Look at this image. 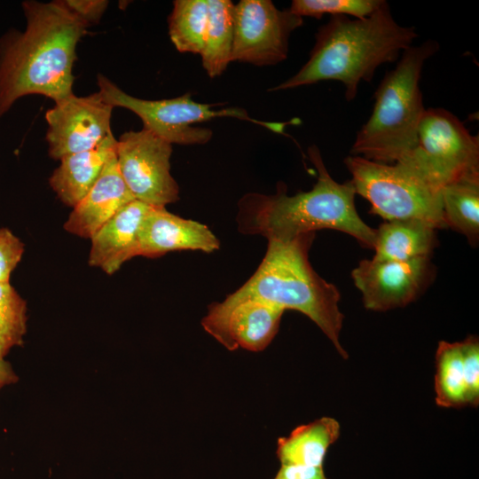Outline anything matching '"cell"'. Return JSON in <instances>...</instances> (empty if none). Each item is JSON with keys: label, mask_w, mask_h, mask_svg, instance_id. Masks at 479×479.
<instances>
[{"label": "cell", "mask_w": 479, "mask_h": 479, "mask_svg": "<svg viewBox=\"0 0 479 479\" xmlns=\"http://www.w3.org/2000/svg\"><path fill=\"white\" fill-rule=\"evenodd\" d=\"M21 6L25 29L0 37V118L25 96L58 103L74 94L76 47L88 28L60 0H27Z\"/></svg>", "instance_id": "cell-1"}, {"label": "cell", "mask_w": 479, "mask_h": 479, "mask_svg": "<svg viewBox=\"0 0 479 479\" xmlns=\"http://www.w3.org/2000/svg\"><path fill=\"white\" fill-rule=\"evenodd\" d=\"M308 155L318 174L312 189L288 195L287 186L279 182L273 194L244 195L238 203L239 231L262 235L267 240L288 241L302 234L331 229L349 234L362 246L373 249L376 230L359 216L351 181L336 182L316 145L308 148Z\"/></svg>", "instance_id": "cell-2"}, {"label": "cell", "mask_w": 479, "mask_h": 479, "mask_svg": "<svg viewBox=\"0 0 479 479\" xmlns=\"http://www.w3.org/2000/svg\"><path fill=\"white\" fill-rule=\"evenodd\" d=\"M417 36L415 27L395 20L386 1L365 19L331 16L318 28L308 61L271 90L332 80L344 85L345 98L351 101L362 81L371 82L381 65L396 61Z\"/></svg>", "instance_id": "cell-3"}, {"label": "cell", "mask_w": 479, "mask_h": 479, "mask_svg": "<svg viewBox=\"0 0 479 479\" xmlns=\"http://www.w3.org/2000/svg\"><path fill=\"white\" fill-rule=\"evenodd\" d=\"M315 233L302 234L288 241L268 240L263 261L252 277L234 293L235 298H255L310 318L332 342L339 355L348 352L340 342L343 314L337 287L321 278L309 261Z\"/></svg>", "instance_id": "cell-4"}, {"label": "cell", "mask_w": 479, "mask_h": 479, "mask_svg": "<svg viewBox=\"0 0 479 479\" xmlns=\"http://www.w3.org/2000/svg\"><path fill=\"white\" fill-rule=\"evenodd\" d=\"M438 50L439 43L430 39L402 52L375 90L372 114L357 133L350 155L394 164L415 147L426 110L420 88L421 71Z\"/></svg>", "instance_id": "cell-5"}, {"label": "cell", "mask_w": 479, "mask_h": 479, "mask_svg": "<svg viewBox=\"0 0 479 479\" xmlns=\"http://www.w3.org/2000/svg\"><path fill=\"white\" fill-rule=\"evenodd\" d=\"M344 163L356 194L371 203V212L392 220L414 219L445 228L441 191L400 163L385 164L349 155Z\"/></svg>", "instance_id": "cell-6"}, {"label": "cell", "mask_w": 479, "mask_h": 479, "mask_svg": "<svg viewBox=\"0 0 479 479\" xmlns=\"http://www.w3.org/2000/svg\"><path fill=\"white\" fill-rule=\"evenodd\" d=\"M400 163L440 190L479 176V137L444 108H428L420 122L415 147Z\"/></svg>", "instance_id": "cell-7"}, {"label": "cell", "mask_w": 479, "mask_h": 479, "mask_svg": "<svg viewBox=\"0 0 479 479\" xmlns=\"http://www.w3.org/2000/svg\"><path fill=\"white\" fill-rule=\"evenodd\" d=\"M97 82L98 91L108 104L133 112L142 120L144 129L171 145H202L208 142L212 130L193 124L217 117L247 120L277 133H283L286 126L281 122L252 119L244 109H213L216 105L196 102L190 94L169 99L147 100L126 93L104 75L98 74Z\"/></svg>", "instance_id": "cell-8"}, {"label": "cell", "mask_w": 479, "mask_h": 479, "mask_svg": "<svg viewBox=\"0 0 479 479\" xmlns=\"http://www.w3.org/2000/svg\"><path fill=\"white\" fill-rule=\"evenodd\" d=\"M172 145L142 129L130 130L116 140L120 173L135 200L165 207L179 199V188L170 174Z\"/></svg>", "instance_id": "cell-9"}, {"label": "cell", "mask_w": 479, "mask_h": 479, "mask_svg": "<svg viewBox=\"0 0 479 479\" xmlns=\"http://www.w3.org/2000/svg\"><path fill=\"white\" fill-rule=\"evenodd\" d=\"M233 24L232 61L272 66L287 59L289 37L303 18L270 0H241L234 4Z\"/></svg>", "instance_id": "cell-10"}, {"label": "cell", "mask_w": 479, "mask_h": 479, "mask_svg": "<svg viewBox=\"0 0 479 479\" xmlns=\"http://www.w3.org/2000/svg\"><path fill=\"white\" fill-rule=\"evenodd\" d=\"M113 109L99 91L83 97L73 94L55 103L45 114L49 155L60 160L98 146L112 132Z\"/></svg>", "instance_id": "cell-11"}, {"label": "cell", "mask_w": 479, "mask_h": 479, "mask_svg": "<svg viewBox=\"0 0 479 479\" xmlns=\"http://www.w3.org/2000/svg\"><path fill=\"white\" fill-rule=\"evenodd\" d=\"M284 310L255 298L229 295L208 306L201 326L229 350H263L278 333Z\"/></svg>", "instance_id": "cell-12"}, {"label": "cell", "mask_w": 479, "mask_h": 479, "mask_svg": "<svg viewBox=\"0 0 479 479\" xmlns=\"http://www.w3.org/2000/svg\"><path fill=\"white\" fill-rule=\"evenodd\" d=\"M365 308L386 311L413 302L433 278L429 258L407 262L361 260L351 272Z\"/></svg>", "instance_id": "cell-13"}, {"label": "cell", "mask_w": 479, "mask_h": 479, "mask_svg": "<svg viewBox=\"0 0 479 479\" xmlns=\"http://www.w3.org/2000/svg\"><path fill=\"white\" fill-rule=\"evenodd\" d=\"M219 240L208 227L169 212L165 207L151 206L138 234V255L158 257L175 250L212 253Z\"/></svg>", "instance_id": "cell-14"}, {"label": "cell", "mask_w": 479, "mask_h": 479, "mask_svg": "<svg viewBox=\"0 0 479 479\" xmlns=\"http://www.w3.org/2000/svg\"><path fill=\"white\" fill-rule=\"evenodd\" d=\"M135 198L118 168L115 147L98 180L64 224L67 232L84 239L93 234Z\"/></svg>", "instance_id": "cell-15"}, {"label": "cell", "mask_w": 479, "mask_h": 479, "mask_svg": "<svg viewBox=\"0 0 479 479\" xmlns=\"http://www.w3.org/2000/svg\"><path fill=\"white\" fill-rule=\"evenodd\" d=\"M151 205L134 200L99 228L90 238L88 263L112 275L138 255V234Z\"/></svg>", "instance_id": "cell-16"}, {"label": "cell", "mask_w": 479, "mask_h": 479, "mask_svg": "<svg viewBox=\"0 0 479 479\" xmlns=\"http://www.w3.org/2000/svg\"><path fill=\"white\" fill-rule=\"evenodd\" d=\"M111 132L93 149L61 158L49 178L51 189L67 206L75 208L87 195L100 176L106 161L116 145Z\"/></svg>", "instance_id": "cell-17"}, {"label": "cell", "mask_w": 479, "mask_h": 479, "mask_svg": "<svg viewBox=\"0 0 479 479\" xmlns=\"http://www.w3.org/2000/svg\"><path fill=\"white\" fill-rule=\"evenodd\" d=\"M436 245V228L420 220L388 221L376 230L373 258L407 262L429 258Z\"/></svg>", "instance_id": "cell-18"}, {"label": "cell", "mask_w": 479, "mask_h": 479, "mask_svg": "<svg viewBox=\"0 0 479 479\" xmlns=\"http://www.w3.org/2000/svg\"><path fill=\"white\" fill-rule=\"evenodd\" d=\"M340 433V423L335 419H317L296 427L288 436L279 437L276 455L281 464L322 467L328 448Z\"/></svg>", "instance_id": "cell-19"}, {"label": "cell", "mask_w": 479, "mask_h": 479, "mask_svg": "<svg viewBox=\"0 0 479 479\" xmlns=\"http://www.w3.org/2000/svg\"><path fill=\"white\" fill-rule=\"evenodd\" d=\"M208 21L200 57L203 68L214 78L232 62L234 4L230 0H208Z\"/></svg>", "instance_id": "cell-20"}, {"label": "cell", "mask_w": 479, "mask_h": 479, "mask_svg": "<svg viewBox=\"0 0 479 479\" xmlns=\"http://www.w3.org/2000/svg\"><path fill=\"white\" fill-rule=\"evenodd\" d=\"M446 227L466 236L472 246L479 240V176L466 177L441 189Z\"/></svg>", "instance_id": "cell-21"}, {"label": "cell", "mask_w": 479, "mask_h": 479, "mask_svg": "<svg viewBox=\"0 0 479 479\" xmlns=\"http://www.w3.org/2000/svg\"><path fill=\"white\" fill-rule=\"evenodd\" d=\"M208 21V0H176L168 18L169 38L180 52L201 54Z\"/></svg>", "instance_id": "cell-22"}, {"label": "cell", "mask_w": 479, "mask_h": 479, "mask_svg": "<svg viewBox=\"0 0 479 479\" xmlns=\"http://www.w3.org/2000/svg\"><path fill=\"white\" fill-rule=\"evenodd\" d=\"M435 360L436 404L445 408L467 406L460 342H439Z\"/></svg>", "instance_id": "cell-23"}, {"label": "cell", "mask_w": 479, "mask_h": 479, "mask_svg": "<svg viewBox=\"0 0 479 479\" xmlns=\"http://www.w3.org/2000/svg\"><path fill=\"white\" fill-rule=\"evenodd\" d=\"M27 332V302L11 283H0V354L23 344Z\"/></svg>", "instance_id": "cell-24"}, {"label": "cell", "mask_w": 479, "mask_h": 479, "mask_svg": "<svg viewBox=\"0 0 479 479\" xmlns=\"http://www.w3.org/2000/svg\"><path fill=\"white\" fill-rule=\"evenodd\" d=\"M384 0H294L289 11L302 18L321 19L324 14L365 19L377 11Z\"/></svg>", "instance_id": "cell-25"}, {"label": "cell", "mask_w": 479, "mask_h": 479, "mask_svg": "<svg viewBox=\"0 0 479 479\" xmlns=\"http://www.w3.org/2000/svg\"><path fill=\"white\" fill-rule=\"evenodd\" d=\"M460 342L467 405L479 404V341L475 335Z\"/></svg>", "instance_id": "cell-26"}, {"label": "cell", "mask_w": 479, "mask_h": 479, "mask_svg": "<svg viewBox=\"0 0 479 479\" xmlns=\"http://www.w3.org/2000/svg\"><path fill=\"white\" fill-rule=\"evenodd\" d=\"M24 244L9 229L0 227V283H9L12 272L20 262Z\"/></svg>", "instance_id": "cell-27"}, {"label": "cell", "mask_w": 479, "mask_h": 479, "mask_svg": "<svg viewBox=\"0 0 479 479\" xmlns=\"http://www.w3.org/2000/svg\"><path fill=\"white\" fill-rule=\"evenodd\" d=\"M63 5L88 27L98 24L107 9L106 0H60Z\"/></svg>", "instance_id": "cell-28"}, {"label": "cell", "mask_w": 479, "mask_h": 479, "mask_svg": "<svg viewBox=\"0 0 479 479\" xmlns=\"http://www.w3.org/2000/svg\"><path fill=\"white\" fill-rule=\"evenodd\" d=\"M273 479H328L323 467L281 464Z\"/></svg>", "instance_id": "cell-29"}, {"label": "cell", "mask_w": 479, "mask_h": 479, "mask_svg": "<svg viewBox=\"0 0 479 479\" xmlns=\"http://www.w3.org/2000/svg\"><path fill=\"white\" fill-rule=\"evenodd\" d=\"M4 357L0 354V389L6 385L17 382L19 380L10 363L5 361Z\"/></svg>", "instance_id": "cell-30"}]
</instances>
